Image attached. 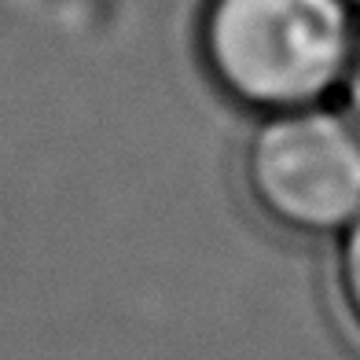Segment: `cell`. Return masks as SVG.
<instances>
[{"label":"cell","instance_id":"obj_2","mask_svg":"<svg viewBox=\"0 0 360 360\" xmlns=\"http://www.w3.org/2000/svg\"><path fill=\"white\" fill-rule=\"evenodd\" d=\"M250 202L294 236H338L360 217V129L327 107L265 114L243 155Z\"/></svg>","mask_w":360,"mask_h":360},{"label":"cell","instance_id":"obj_1","mask_svg":"<svg viewBox=\"0 0 360 360\" xmlns=\"http://www.w3.org/2000/svg\"><path fill=\"white\" fill-rule=\"evenodd\" d=\"M353 44L346 0H206L199 15L210 77L261 114L320 107L346 81Z\"/></svg>","mask_w":360,"mask_h":360},{"label":"cell","instance_id":"obj_5","mask_svg":"<svg viewBox=\"0 0 360 360\" xmlns=\"http://www.w3.org/2000/svg\"><path fill=\"white\" fill-rule=\"evenodd\" d=\"M346 4H349V8H360V0H346Z\"/></svg>","mask_w":360,"mask_h":360},{"label":"cell","instance_id":"obj_3","mask_svg":"<svg viewBox=\"0 0 360 360\" xmlns=\"http://www.w3.org/2000/svg\"><path fill=\"white\" fill-rule=\"evenodd\" d=\"M338 298L346 305V316L360 331V217L342 232L338 247Z\"/></svg>","mask_w":360,"mask_h":360},{"label":"cell","instance_id":"obj_4","mask_svg":"<svg viewBox=\"0 0 360 360\" xmlns=\"http://www.w3.org/2000/svg\"><path fill=\"white\" fill-rule=\"evenodd\" d=\"M346 103H349V114H353V122L360 129V37L353 44V59H349V70H346Z\"/></svg>","mask_w":360,"mask_h":360}]
</instances>
